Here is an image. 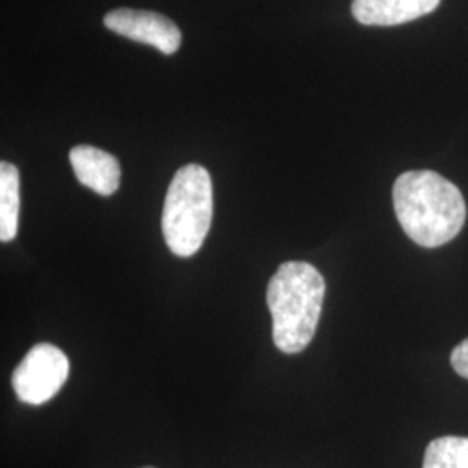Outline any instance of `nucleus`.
I'll return each instance as SVG.
<instances>
[{
  "label": "nucleus",
  "instance_id": "1",
  "mask_svg": "<svg viewBox=\"0 0 468 468\" xmlns=\"http://www.w3.org/2000/svg\"><path fill=\"white\" fill-rule=\"evenodd\" d=\"M392 200L404 233L425 249L450 243L467 218L462 191L432 170L401 174L394 183Z\"/></svg>",
  "mask_w": 468,
  "mask_h": 468
},
{
  "label": "nucleus",
  "instance_id": "2",
  "mask_svg": "<svg viewBox=\"0 0 468 468\" xmlns=\"http://www.w3.org/2000/svg\"><path fill=\"white\" fill-rule=\"evenodd\" d=\"M326 283L318 269L307 262H284L268 286L272 316V340L284 354L302 352L318 328Z\"/></svg>",
  "mask_w": 468,
  "mask_h": 468
},
{
  "label": "nucleus",
  "instance_id": "3",
  "mask_svg": "<svg viewBox=\"0 0 468 468\" xmlns=\"http://www.w3.org/2000/svg\"><path fill=\"white\" fill-rule=\"evenodd\" d=\"M214 216V189L208 170L197 164L179 168L168 186L162 214V231L177 257L200 250Z\"/></svg>",
  "mask_w": 468,
  "mask_h": 468
},
{
  "label": "nucleus",
  "instance_id": "4",
  "mask_svg": "<svg viewBox=\"0 0 468 468\" xmlns=\"http://www.w3.org/2000/svg\"><path fill=\"white\" fill-rule=\"evenodd\" d=\"M69 373L67 354L50 344H37L13 371L11 384L19 401L44 404L65 385Z\"/></svg>",
  "mask_w": 468,
  "mask_h": 468
},
{
  "label": "nucleus",
  "instance_id": "5",
  "mask_svg": "<svg viewBox=\"0 0 468 468\" xmlns=\"http://www.w3.org/2000/svg\"><path fill=\"white\" fill-rule=\"evenodd\" d=\"M104 27L134 42L153 46L164 54H176L183 42L177 25L153 11H135L127 7L113 9L104 16Z\"/></svg>",
  "mask_w": 468,
  "mask_h": 468
},
{
  "label": "nucleus",
  "instance_id": "6",
  "mask_svg": "<svg viewBox=\"0 0 468 468\" xmlns=\"http://www.w3.org/2000/svg\"><path fill=\"white\" fill-rule=\"evenodd\" d=\"M69 164L80 185L101 197H112L120 187V164L106 151L80 144L69 151Z\"/></svg>",
  "mask_w": 468,
  "mask_h": 468
},
{
  "label": "nucleus",
  "instance_id": "7",
  "mask_svg": "<svg viewBox=\"0 0 468 468\" xmlns=\"http://www.w3.org/2000/svg\"><path fill=\"white\" fill-rule=\"evenodd\" d=\"M441 0H352V16L367 27H396L427 16Z\"/></svg>",
  "mask_w": 468,
  "mask_h": 468
},
{
  "label": "nucleus",
  "instance_id": "8",
  "mask_svg": "<svg viewBox=\"0 0 468 468\" xmlns=\"http://www.w3.org/2000/svg\"><path fill=\"white\" fill-rule=\"evenodd\" d=\"M19 224V172L9 164H0V239L4 243L16 238Z\"/></svg>",
  "mask_w": 468,
  "mask_h": 468
},
{
  "label": "nucleus",
  "instance_id": "9",
  "mask_svg": "<svg viewBox=\"0 0 468 468\" xmlns=\"http://www.w3.org/2000/svg\"><path fill=\"white\" fill-rule=\"evenodd\" d=\"M423 468H468V437L446 435L432 441L423 456Z\"/></svg>",
  "mask_w": 468,
  "mask_h": 468
},
{
  "label": "nucleus",
  "instance_id": "10",
  "mask_svg": "<svg viewBox=\"0 0 468 468\" xmlns=\"http://www.w3.org/2000/svg\"><path fill=\"white\" fill-rule=\"evenodd\" d=\"M452 365L460 377L468 380V338L452 349Z\"/></svg>",
  "mask_w": 468,
  "mask_h": 468
},
{
  "label": "nucleus",
  "instance_id": "11",
  "mask_svg": "<svg viewBox=\"0 0 468 468\" xmlns=\"http://www.w3.org/2000/svg\"><path fill=\"white\" fill-rule=\"evenodd\" d=\"M144 468H153V467H144Z\"/></svg>",
  "mask_w": 468,
  "mask_h": 468
}]
</instances>
